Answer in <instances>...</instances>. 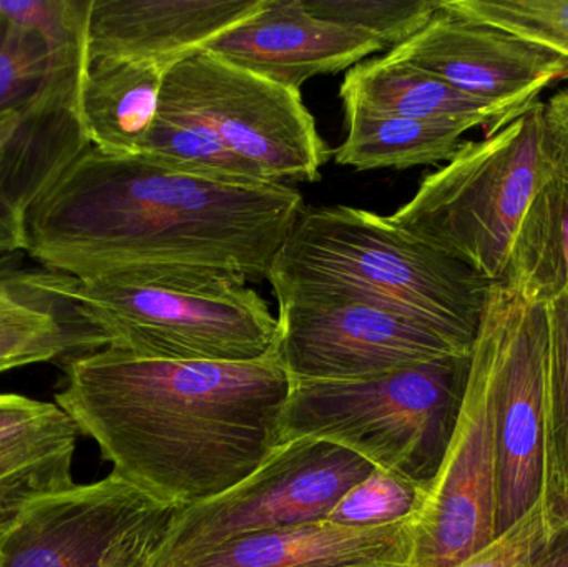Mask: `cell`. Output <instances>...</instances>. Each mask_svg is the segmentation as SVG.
Returning a JSON list of instances; mask_svg holds the SVG:
<instances>
[{
    "instance_id": "5",
    "label": "cell",
    "mask_w": 568,
    "mask_h": 567,
    "mask_svg": "<svg viewBox=\"0 0 568 567\" xmlns=\"http://www.w3.org/2000/svg\"><path fill=\"white\" fill-rule=\"evenodd\" d=\"M470 355L351 382H293L282 445L326 439L429 492L459 423Z\"/></svg>"
},
{
    "instance_id": "12",
    "label": "cell",
    "mask_w": 568,
    "mask_h": 567,
    "mask_svg": "<svg viewBox=\"0 0 568 567\" xmlns=\"http://www.w3.org/2000/svg\"><path fill=\"white\" fill-rule=\"evenodd\" d=\"M166 508L110 473L33 503L0 533V567H106Z\"/></svg>"
},
{
    "instance_id": "10",
    "label": "cell",
    "mask_w": 568,
    "mask_h": 567,
    "mask_svg": "<svg viewBox=\"0 0 568 567\" xmlns=\"http://www.w3.org/2000/svg\"><path fill=\"white\" fill-rule=\"evenodd\" d=\"M276 350L293 382H351L470 355L426 323L357 303H280Z\"/></svg>"
},
{
    "instance_id": "8",
    "label": "cell",
    "mask_w": 568,
    "mask_h": 567,
    "mask_svg": "<svg viewBox=\"0 0 568 567\" xmlns=\"http://www.w3.org/2000/svg\"><path fill=\"white\" fill-rule=\"evenodd\" d=\"M326 439L283 443L255 473L210 502L176 509L153 567H175L260 533L326 522L341 499L374 472Z\"/></svg>"
},
{
    "instance_id": "30",
    "label": "cell",
    "mask_w": 568,
    "mask_h": 567,
    "mask_svg": "<svg viewBox=\"0 0 568 567\" xmlns=\"http://www.w3.org/2000/svg\"><path fill=\"white\" fill-rule=\"evenodd\" d=\"M92 0H19L0 2V12L36 29L45 39L50 55L89 45Z\"/></svg>"
},
{
    "instance_id": "14",
    "label": "cell",
    "mask_w": 568,
    "mask_h": 567,
    "mask_svg": "<svg viewBox=\"0 0 568 567\" xmlns=\"http://www.w3.org/2000/svg\"><path fill=\"white\" fill-rule=\"evenodd\" d=\"M89 45L52 53L42 89L0 117V199L26 219L92 149L82 117Z\"/></svg>"
},
{
    "instance_id": "21",
    "label": "cell",
    "mask_w": 568,
    "mask_h": 567,
    "mask_svg": "<svg viewBox=\"0 0 568 567\" xmlns=\"http://www.w3.org/2000/svg\"><path fill=\"white\" fill-rule=\"evenodd\" d=\"M346 140L337 146V165L356 170L396 169L449 162L467 126L427 123L343 103Z\"/></svg>"
},
{
    "instance_id": "25",
    "label": "cell",
    "mask_w": 568,
    "mask_h": 567,
    "mask_svg": "<svg viewBox=\"0 0 568 567\" xmlns=\"http://www.w3.org/2000/svg\"><path fill=\"white\" fill-rule=\"evenodd\" d=\"M546 395V489L549 533L568 522V298L550 300Z\"/></svg>"
},
{
    "instance_id": "7",
    "label": "cell",
    "mask_w": 568,
    "mask_h": 567,
    "mask_svg": "<svg viewBox=\"0 0 568 567\" xmlns=\"http://www.w3.org/2000/svg\"><path fill=\"white\" fill-rule=\"evenodd\" d=\"M477 342L490 373L496 536L544 503L549 312L507 283L490 288Z\"/></svg>"
},
{
    "instance_id": "19",
    "label": "cell",
    "mask_w": 568,
    "mask_h": 567,
    "mask_svg": "<svg viewBox=\"0 0 568 567\" xmlns=\"http://www.w3.org/2000/svg\"><path fill=\"white\" fill-rule=\"evenodd\" d=\"M339 93L343 103L419 122L450 123L469 130L479 126L486 130V136L523 115L460 92L439 77L389 55L351 67Z\"/></svg>"
},
{
    "instance_id": "31",
    "label": "cell",
    "mask_w": 568,
    "mask_h": 567,
    "mask_svg": "<svg viewBox=\"0 0 568 567\" xmlns=\"http://www.w3.org/2000/svg\"><path fill=\"white\" fill-rule=\"evenodd\" d=\"M547 536L549 528L540 503L489 546L453 567H524Z\"/></svg>"
},
{
    "instance_id": "23",
    "label": "cell",
    "mask_w": 568,
    "mask_h": 567,
    "mask_svg": "<svg viewBox=\"0 0 568 567\" xmlns=\"http://www.w3.org/2000/svg\"><path fill=\"white\" fill-rule=\"evenodd\" d=\"M504 283L540 303L568 298V183L556 175L530 203Z\"/></svg>"
},
{
    "instance_id": "26",
    "label": "cell",
    "mask_w": 568,
    "mask_h": 567,
    "mask_svg": "<svg viewBox=\"0 0 568 567\" xmlns=\"http://www.w3.org/2000/svg\"><path fill=\"white\" fill-rule=\"evenodd\" d=\"M443 7L523 37L568 62V0H443Z\"/></svg>"
},
{
    "instance_id": "17",
    "label": "cell",
    "mask_w": 568,
    "mask_h": 567,
    "mask_svg": "<svg viewBox=\"0 0 568 567\" xmlns=\"http://www.w3.org/2000/svg\"><path fill=\"white\" fill-rule=\"evenodd\" d=\"M413 519L349 528L307 523L225 543L175 567H410Z\"/></svg>"
},
{
    "instance_id": "3",
    "label": "cell",
    "mask_w": 568,
    "mask_h": 567,
    "mask_svg": "<svg viewBox=\"0 0 568 567\" xmlns=\"http://www.w3.org/2000/svg\"><path fill=\"white\" fill-rule=\"evenodd\" d=\"M270 283L280 303H357L433 326L473 352L494 283L390 222L353 206L304 209Z\"/></svg>"
},
{
    "instance_id": "1",
    "label": "cell",
    "mask_w": 568,
    "mask_h": 567,
    "mask_svg": "<svg viewBox=\"0 0 568 567\" xmlns=\"http://www.w3.org/2000/svg\"><path fill=\"white\" fill-rule=\"evenodd\" d=\"M303 210L284 183L216 182L92 146L27 213V255L80 282H258Z\"/></svg>"
},
{
    "instance_id": "29",
    "label": "cell",
    "mask_w": 568,
    "mask_h": 567,
    "mask_svg": "<svg viewBox=\"0 0 568 567\" xmlns=\"http://www.w3.org/2000/svg\"><path fill=\"white\" fill-rule=\"evenodd\" d=\"M49 69L45 39L0 12V117L36 95Z\"/></svg>"
},
{
    "instance_id": "28",
    "label": "cell",
    "mask_w": 568,
    "mask_h": 567,
    "mask_svg": "<svg viewBox=\"0 0 568 567\" xmlns=\"http://www.w3.org/2000/svg\"><path fill=\"white\" fill-rule=\"evenodd\" d=\"M427 492L407 479L374 469L354 486L326 522L349 528H376L407 522L420 512Z\"/></svg>"
},
{
    "instance_id": "27",
    "label": "cell",
    "mask_w": 568,
    "mask_h": 567,
    "mask_svg": "<svg viewBox=\"0 0 568 567\" xmlns=\"http://www.w3.org/2000/svg\"><path fill=\"white\" fill-rule=\"evenodd\" d=\"M313 16L373 36L396 49L430 22L443 0H304Z\"/></svg>"
},
{
    "instance_id": "2",
    "label": "cell",
    "mask_w": 568,
    "mask_h": 567,
    "mask_svg": "<svg viewBox=\"0 0 568 567\" xmlns=\"http://www.w3.org/2000/svg\"><path fill=\"white\" fill-rule=\"evenodd\" d=\"M291 386L276 345L245 363L143 358L105 346L67 360L55 403L113 475L183 509L229 492L282 446Z\"/></svg>"
},
{
    "instance_id": "11",
    "label": "cell",
    "mask_w": 568,
    "mask_h": 567,
    "mask_svg": "<svg viewBox=\"0 0 568 567\" xmlns=\"http://www.w3.org/2000/svg\"><path fill=\"white\" fill-rule=\"evenodd\" d=\"M413 528L410 567H453L497 538L489 358L477 340L459 423Z\"/></svg>"
},
{
    "instance_id": "20",
    "label": "cell",
    "mask_w": 568,
    "mask_h": 567,
    "mask_svg": "<svg viewBox=\"0 0 568 567\" xmlns=\"http://www.w3.org/2000/svg\"><path fill=\"white\" fill-rule=\"evenodd\" d=\"M165 75L153 63L90 59L82 117L92 146L110 155H140L159 115Z\"/></svg>"
},
{
    "instance_id": "24",
    "label": "cell",
    "mask_w": 568,
    "mask_h": 567,
    "mask_svg": "<svg viewBox=\"0 0 568 567\" xmlns=\"http://www.w3.org/2000/svg\"><path fill=\"white\" fill-rule=\"evenodd\" d=\"M142 153L169 169L216 182L242 185L273 183L232 152L209 125L163 103H160L159 115Z\"/></svg>"
},
{
    "instance_id": "33",
    "label": "cell",
    "mask_w": 568,
    "mask_h": 567,
    "mask_svg": "<svg viewBox=\"0 0 568 567\" xmlns=\"http://www.w3.org/2000/svg\"><path fill=\"white\" fill-rule=\"evenodd\" d=\"M170 518L162 519L145 531L136 535L123 551L106 567H153L155 565L156 549L162 541L163 531L169 525Z\"/></svg>"
},
{
    "instance_id": "34",
    "label": "cell",
    "mask_w": 568,
    "mask_h": 567,
    "mask_svg": "<svg viewBox=\"0 0 568 567\" xmlns=\"http://www.w3.org/2000/svg\"><path fill=\"white\" fill-rule=\"evenodd\" d=\"M524 567H568V522L549 533L544 545L527 559Z\"/></svg>"
},
{
    "instance_id": "13",
    "label": "cell",
    "mask_w": 568,
    "mask_h": 567,
    "mask_svg": "<svg viewBox=\"0 0 568 567\" xmlns=\"http://www.w3.org/2000/svg\"><path fill=\"white\" fill-rule=\"evenodd\" d=\"M387 55L517 113L532 109L554 83L568 80L564 57L443 6L420 32Z\"/></svg>"
},
{
    "instance_id": "6",
    "label": "cell",
    "mask_w": 568,
    "mask_h": 567,
    "mask_svg": "<svg viewBox=\"0 0 568 567\" xmlns=\"http://www.w3.org/2000/svg\"><path fill=\"white\" fill-rule=\"evenodd\" d=\"M550 175L540 100L493 135L460 143L389 220L497 285L506 282L530 203Z\"/></svg>"
},
{
    "instance_id": "4",
    "label": "cell",
    "mask_w": 568,
    "mask_h": 567,
    "mask_svg": "<svg viewBox=\"0 0 568 567\" xmlns=\"http://www.w3.org/2000/svg\"><path fill=\"white\" fill-rule=\"evenodd\" d=\"M27 285L65 306L106 346L143 358L255 362L278 336L268 303L229 276L80 282L42 269L27 275Z\"/></svg>"
},
{
    "instance_id": "9",
    "label": "cell",
    "mask_w": 568,
    "mask_h": 567,
    "mask_svg": "<svg viewBox=\"0 0 568 567\" xmlns=\"http://www.w3.org/2000/svg\"><path fill=\"white\" fill-rule=\"evenodd\" d=\"M160 103L209 125L232 152L272 182H316L329 156L300 90L233 65L209 50L166 72Z\"/></svg>"
},
{
    "instance_id": "18",
    "label": "cell",
    "mask_w": 568,
    "mask_h": 567,
    "mask_svg": "<svg viewBox=\"0 0 568 567\" xmlns=\"http://www.w3.org/2000/svg\"><path fill=\"white\" fill-rule=\"evenodd\" d=\"M80 436L55 402L0 393V533L33 503L75 485Z\"/></svg>"
},
{
    "instance_id": "22",
    "label": "cell",
    "mask_w": 568,
    "mask_h": 567,
    "mask_svg": "<svg viewBox=\"0 0 568 567\" xmlns=\"http://www.w3.org/2000/svg\"><path fill=\"white\" fill-rule=\"evenodd\" d=\"M29 272L0 280V373L105 348L89 326L65 322L57 300L27 285Z\"/></svg>"
},
{
    "instance_id": "16",
    "label": "cell",
    "mask_w": 568,
    "mask_h": 567,
    "mask_svg": "<svg viewBox=\"0 0 568 567\" xmlns=\"http://www.w3.org/2000/svg\"><path fill=\"white\" fill-rule=\"evenodd\" d=\"M265 0H92L90 59L146 62L169 72L209 49Z\"/></svg>"
},
{
    "instance_id": "15",
    "label": "cell",
    "mask_w": 568,
    "mask_h": 567,
    "mask_svg": "<svg viewBox=\"0 0 568 567\" xmlns=\"http://www.w3.org/2000/svg\"><path fill=\"white\" fill-rule=\"evenodd\" d=\"M209 52L280 85L361 63L384 47L369 33L313 16L304 0H265L262 9L210 43Z\"/></svg>"
},
{
    "instance_id": "32",
    "label": "cell",
    "mask_w": 568,
    "mask_h": 567,
    "mask_svg": "<svg viewBox=\"0 0 568 567\" xmlns=\"http://www.w3.org/2000/svg\"><path fill=\"white\" fill-rule=\"evenodd\" d=\"M544 149L552 175L568 183V87L544 102Z\"/></svg>"
}]
</instances>
